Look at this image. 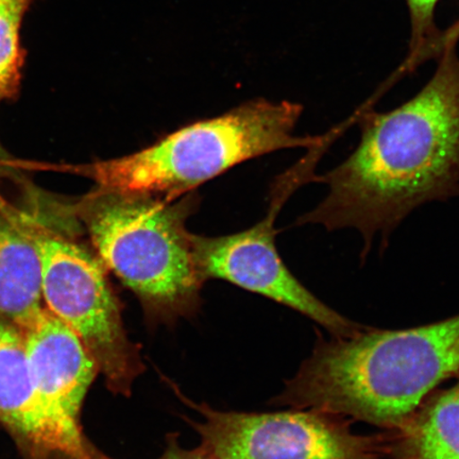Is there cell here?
Masks as SVG:
<instances>
[{"label": "cell", "instance_id": "8fae6325", "mask_svg": "<svg viewBox=\"0 0 459 459\" xmlns=\"http://www.w3.org/2000/svg\"><path fill=\"white\" fill-rule=\"evenodd\" d=\"M404 426L403 459H459V381Z\"/></svg>", "mask_w": 459, "mask_h": 459}, {"label": "cell", "instance_id": "7c38bea8", "mask_svg": "<svg viewBox=\"0 0 459 459\" xmlns=\"http://www.w3.org/2000/svg\"><path fill=\"white\" fill-rule=\"evenodd\" d=\"M33 2L0 0V102L19 93L26 56L21 44V28Z\"/></svg>", "mask_w": 459, "mask_h": 459}, {"label": "cell", "instance_id": "5b68a950", "mask_svg": "<svg viewBox=\"0 0 459 459\" xmlns=\"http://www.w3.org/2000/svg\"><path fill=\"white\" fill-rule=\"evenodd\" d=\"M44 307L82 338L112 393L128 395L143 370L122 306L100 257L74 240L36 230Z\"/></svg>", "mask_w": 459, "mask_h": 459}, {"label": "cell", "instance_id": "30bf717a", "mask_svg": "<svg viewBox=\"0 0 459 459\" xmlns=\"http://www.w3.org/2000/svg\"><path fill=\"white\" fill-rule=\"evenodd\" d=\"M44 307L36 230L0 218V319L24 330Z\"/></svg>", "mask_w": 459, "mask_h": 459}, {"label": "cell", "instance_id": "277c9868", "mask_svg": "<svg viewBox=\"0 0 459 459\" xmlns=\"http://www.w3.org/2000/svg\"><path fill=\"white\" fill-rule=\"evenodd\" d=\"M303 107L260 100L183 127L143 151L86 169L100 191L179 195L264 154L325 145L326 136H297Z\"/></svg>", "mask_w": 459, "mask_h": 459}, {"label": "cell", "instance_id": "4fadbf2b", "mask_svg": "<svg viewBox=\"0 0 459 459\" xmlns=\"http://www.w3.org/2000/svg\"><path fill=\"white\" fill-rule=\"evenodd\" d=\"M440 0H406L409 5L411 38L409 55L414 56L440 31L435 24V10Z\"/></svg>", "mask_w": 459, "mask_h": 459}, {"label": "cell", "instance_id": "5bb4252c", "mask_svg": "<svg viewBox=\"0 0 459 459\" xmlns=\"http://www.w3.org/2000/svg\"><path fill=\"white\" fill-rule=\"evenodd\" d=\"M459 41V17L455 24H452L446 30L439 31L432 41H429L411 59H405L398 70L402 74L415 72L417 68L429 60L439 59L447 48H456Z\"/></svg>", "mask_w": 459, "mask_h": 459}, {"label": "cell", "instance_id": "9a60e30c", "mask_svg": "<svg viewBox=\"0 0 459 459\" xmlns=\"http://www.w3.org/2000/svg\"><path fill=\"white\" fill-rule=\"evenodd\" d=\"M88 459H112L103 455L99 449L91 445L89 452ZM159 459H216L210 453L206 452L203 447L197 450H186L177 443L176 439L170 438L169 446L166 447L164 455Z\"/></svg>", "mask_w": 459, "mask_h": 459}, {"label": "cell", "instance_id": "2e32d148", "mask_svg": "<svg viewBox=\"0 0 459 459\" xmlns=\"http://www.w3.org/2000/svg\"><path fill=\"white\" fill-rule=\"evenodd\" d=\"M7 162H8L7 154H5V152L3 151L2 146H0V165H3Z\"/></svg>", "mask_w": 459, "mask_h": 459}, {"label": "cell", "instance_id": "7a4b0ae2", "mask_svg": "<svg viewBox=\"0 0 459 459\" xmlns=\"http://www.w3.org/2000/svg\"><path fill=\"white\" fill-rule=\"evenodd\" d=\"M455 375L459 315L323 342L275 402L400 428L436 386Z\"/></svg>", "mask_w": 459, "mask_h": 459}, {"label": "cell", "instance_id": "6da1fadb", "mask_svg": "<svg viewBox=\"0 0 459 459\" xmlns=\"http://www.w3.org/2000/svg\"><path fill=\"white\" fill-rule=\"evenodd\" d=\"M358 124V146L336 168L314 176L328 193L297 225L357 230L366 256L376 238L385 249L416 209L459 197L456 48L444 51L433 77L412 99L387 112L364 107Z\"/></svg>", "mask_w": 459, "mask_h": 459}, {"label": "cell", "instance_id": "3957f363", "mask_svg": "<svg viewBox=\"0 0 459 459\" xmlns=\"http://www.w3.org/2000/svg\"><path fill=\"white\" fill-rule=\"evenodd\" d=\"M193 206L100 189L80 206L103 265L139 298L149 323L175 324L199 307L204 281L186 228Z\"/></svg>", "mask_w": 459, "mask_h": 459}, {"label": "cell", "instance_id": "52a82bcc", "mask_svg": "<svg viewBox=\"0 0 459 459\" xmlns=\"http://www.w3.org/2000/svg\"><path fill=\"white\" fill-rule=\"evenodd\" d=\"M304 183L299 169L287 172L274 188L267 216L247 231L221 238L193 234L195 262L204 282L212 278L228 281L307 316L336 338L351 337L363 328L325 306L303 286L286 267L274 243L275 217Z\"/></svg>", "mask_w": 459, "mask_h": 459}, {"label": "cell", "instance_id": "ba28073f", "mask_svg": "<svg viewBox=\"0 0 459 459\" xmlns=\"http://www.w3.org/2000/svg\"><path fill=\"white\" fill-rule=\"evenodd\" d=\"M0 423L25 447L28 459H86L91 444L72 437L39 394L24 333L0 319Z\"/></svg>", "mask_w": 459, "mask_h": 459}, {"label": "cell", "instance_id": "8992f818", "mask_svg": "<svg viewBox=\"0 0 459 459\" xmlns=\"http://www.w3.org/2000/svg\"><path fill=\"white\" fill-rule=\"evenodd\" d=\"M203 449L216 459H389L381 441L354 434L326 412L218 411L194 405Z\"/></svg>", "mask_w": 459, "mask_h": 459}, {"label": "cell", "instance_id": "9c48e42d", "mask_svg": "<svg viewBox=\"0 0 459 459\" xmlns=\"http://www.w3.org/2000/svg\"><path fill=\"white\" fill-rule=\"evenodd\" d=\"M24 333L29 361L39 394L63 429L83 441L80 411L100 372L89 350L70 326L48 308Z\"/></svg>", "mask_w": 459, "mask_h": 459}]
</instances>
